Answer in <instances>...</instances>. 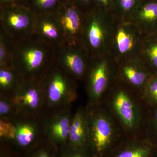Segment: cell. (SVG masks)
<instances>
[{"mask_svg":"<svg viewBox=\"0 0 157 157\" xmlns=\"http://www.w3.org/2000/svg\"><path fill=\"white\" fill-rule=\"evenodd\" d=\"M87 145L94 157H107L121 141L117 139L114 127L109 117L102 113L87 114Z\"/></svg>","mask_w":157,"mask_h":157,"instance_id":"6da1fadb","label":"cell"},{"mask_svg":"<svg viewBox=\"0 0 157 157\" xmlns=\"http://www.w3.org/2000/svg\"><path fill=\"white\" fill-rule=\"evenodd\" d=\"M72 119L67 111L52 118L46 125V140L60 147L67 144Z\"/></svg>","mask_w":157,"mask_h":157,"instance_id":"7a4b0ae2","label":"cell"},{"mask_svg":"<svg viewBox=\"0 0 157 157\" xmlns=\"http://www.w3.org/2000/svg\"><path fill=\"white\" fill-rule=\"evenodd\" d=\"M156 147L147 139L121 141L107 157H154Z\"/></svg>","mask_w":157,"mask_h":157,"instance_id":"3957f363","label":"cell"},{"mask_svg":"<svg viewBox=\"0 0 157 157\" xmlns=\"http://www.w3.org/2000/svg\"><path fill=\"white\" fill-rule=\"evenodd\" d=\"M113 108L125 127L133 129L138 122V114L134 102L126 93L118 92L113 101Z\"/></svg>","mask_w":157,"mask_h":157,"instance_id":"277c9868","label":"cell"},{"mask_svg":"<svg viewBox=\"0 0 157 157\" xmlns=\"http://www.w3.org/2000/svg\"><path fill=\"white\" fill-rule=\"evenodd\" d=\"M88 124L87 114L78 109L72 117L67 144L74 147L87 145Z\"/></svg>","mask_w":157,"mask_h":157,"instance_id":"5b68a950","label":"cell"},{"mask_svg":"<svg viewBox=\"0 0 157 157\" xmlns=\"http://www.w3.org/2000/svg\"><path fill=\"white\" fill-rule=\"evenodd\" d=\"M11 99L18 113L29 115L38 112L46 100L35 88L17 93Z\"/></svg>","mask_w":157,"mask_h":157,"instance_id":"8992f818","label":"cell"},{"mask_svg":"<svg viewBox=\"0 0 157 157\" xmlns=\"http://www.w3.org/2000/svg\"><path fill=\"white\" fill-rule=\"evenodd\" d=\"M75 98V95L68 91L65 79L59 75L55 76L46 93L47 104L52 107L66 106L74 101Z\"/></svg>","mask_w":157,"mask_h":157,"instance_id":"52a82bcc","label":"cell"},{"mask_svg":"<svg viewBox=\"0 0 157 157\" xmlns=\"http://www.w3.org/2000/svg\"><path fill=\"white\" fill-rule=\"evenodd\" d=\"M107 66L104 63L99 65L92 73L90 83V99L98 102L104 94L108 84Z\"/></svg>","mask_w":157,"mask_h":157,"instance_id":"ba28073f","label":"cell"},{"mask_svg":"<svg viewBox=\"0 0 157 157\" xmlns=\"http://www.w3.org/2000/svg\"><path fill=\"white\" fill-rule=\"evenodd\" d=\"M61 22L65 29L71 33L78 31L80 23V17L77 8L73 5H67L63 8Z\"/></svg>","mask_w":157,"mask_h":157,"instance_id":"9c48e42d","label":"cell"},{"mask_svg":"<svg viewBox=\"0 0 157 157\" xmlns=\"http://www.w3.org/2000/svg\"><path fill=\"white\" fill-rule=\"evenodd\" d=\"M24 157H61L60 147L45 140Z\"/></svg>","mask_w":157,"mask_h":157,"instance_id":"30bf717a","label":"cell"},{"mask_svg":"<svg viewBox=\"0 0 157 157\" xmlns=\"http://www.w3.org/2000/svg\"><path fill=\"white\" fill-rule=\"evenodd\" d=\"M61 157H94L88 145L72 147L68 144L61 147Z\"/></svg>","mask_w":157,"mask_h":157,"instance_id":"8fae6325","label":"cell"},{"mask_svg":"<svg viewBox=\"0 0 157 157\" xmlns=\"http://www.w3.org/2000/svg\"><path fill=\"white\" fill-rule=\"evenodd\" d=\"M124 73L129 81L137 86L143 84L147 79L146 73L132 66L125 67Z\"/></svg>","mask_w":157,"mask_h":157,"instance_id":"7c38bea8","label":"cell"},{"mask_svg":"<svg viewBox=\"0 0 157 157\" xmlns=\"http://www.w3.org/2000/svg\"><path fill=\"white\" fill-rule=\"evenodd\" d=\"M9 22L17 29H22L28 25L29 18L28 15L21 11H11L8 12Z\"/></svg>","mask_w":157,"mask_h":157,"instance_id":"4fadbf2b","label":"cell"},{"mask_svg":"<svg viewBox=\"0 0 157 157\" xmlns=\"http://www.w3.org/2000/svg\"><path fill=\"white\" fill-rule=\"evenodd\" d=\"M14 124L11 120L0 119V137L3 142L9 144L13 138Z\"/></svg>","mask_w":157,"mask_h":157,"instance_id":"5bb4252c","label":"cell"},{"mask_svg":"<svg viewBox=\"0 0 157 157\" xmlns=\"http://www.w3.org/2000/svg\"><path fill=\"white\" fill-rule=\"evenodd\" d=\"M144 20L150 23H157V1H152L145 5L140 13Z\"/></svg>","mask_w":157,"mask_h":157,"instance_id":"9a60e30c","label":"cell"},{"mask_svg":"<svg viewBox=\"0 0 157 157\" xmlns=\"http://www.w3.org/2000/svg\"><path fill=\"white\" fill-rule=\"evenodd\" d=\"M17 112L11 98H1L0 100V116L1 118L10 120V118Z\"/></svg>","mask_w":157,"mask_h":157,"instance_id":"2e32d148","label":"cell"},{"mask_svg":"<svg viewBox=\"0 0 157 157\" xmlns=\"http://www.w3.org/2000/svg\"><path fill=\"white\" fill-rule=\"evenodd\" d=\"M118 48L121 53H125L132 48L133 40L132 36L123 30L121 29L117 36Z\"/></svg>","mask_w":157,"mask_h":157,"instance_id":"e0dca14e","label":"cell"},{"mask_svg":"<svg viewBox=\"0 0 157 157\" xmlns=\"http://www.w3.org/2000/svg\"><path fill=\"white\" fill-rule=\"evenodd\" d=\"M66 63L70 70L77 75H80L84 71V64L81 59L76 55H69L66 58Z\"/></svg>","mask_w":157,"mask_h":157,"instance_id":"ac0fdd59","label":"cell"},{"mask_svg":"<svg viewBox=\"0 0 157 157\" xmlns=\"http://www.w3.org/2000/svg\"><path fill=\"white\" fill-rule=\"evenodd\" d=\"M90 43L93 47L97 48L101 45L103 39V33L98 23L94 21L91 25L89 34Z\"/></svg>","mask_w":157,"mask_h":157,"instance_id":"d6986e66","label":"cell"},{"mask_svg":"<svg viewBox=\"0 0 157 157\" xmlns=\"http://www.w3.org/2000/svg\"><path fill=\"white\" fill-rule=\"evenodd\" d=\"M43 55L41 51L32 50L26 55V60L29 68L30 70H35L39 67L42 63Z\"/></svg>","mask_w":157,"mask_h":157,"instance_id":"ffe728a7","label":"cell"},{"mask_svg":"<svg viewBox=\"0 0 157 157\" xmlns=\"http://www.w3.org/2000/svg\"><path fill=\"white\" fill-rule=\"evenodd\" d=\"M145 94L150 102L157 104V75L151 79L147 84Z\"/></svg>","mask_w":157,"mask_h":157,"instance_id":"44dd1931","label":"cell"},{"mask_svg":"<svg viewBox=\"0 0 157 157\" xmlns=\"http://www.w3.org/2000/svg\"><path fill=\"white\" fill-rule=\"evenodd\" d=\"M61 0H33V4L39 10L47 11L55 8Z\"/></svg>","mask_w":157,"mask_h":157,"instance_id":"7402d4cb","label":"cell"},{"mask_svg":"<svg viewBox=\"0 0 157 157\" xmlns=\"http://www.w3.org/2000/svg\"><path fill=\"white\" fill-rule=\"evenodd\" d=\"M147 55L152 67L157 70V37L147 48Z\"/></svg>","mask_w":157,"mask_h":157,"instance_id":"603a6c76","label":"cell"},{"mask_svg":"<svg viewBox=\"0 0 157 157\" xmlns=\"http://www.w3.org/2000/svg\"><path fill=\"white\" fill-rule=\"evenodd\" d=\"M13 80L12 73L9 71L1 70L0 71V84L2 87L10 86Z\"/></svg>","mask_w":157,"mask_h":157,"instance_id":"cb8c5ba5","label":"cell"},{"mask_svg":"<svg viewBox=\"0 0 157 157\" xmlns=\"http://www.w3.org/2000/svg\"><path fill=\"white\" fill-rule=\"evenodd\" d=\"M43 31L45 35L50 38H55L57 37L56 29L53 25L46 23L43 26Z\"/></svg>","mask_w":157,"mask_h":157,"instance_id":"d4e9b609","label":"cell"},{"mask_svg":"<svg viewBox=\"0 0 157 157\" xmlns=\"http://www.w3.org/2000/svg\"><path fill=\"white\" fill-rule=\"evenodd\" d=\"M135 0H121V5L125 10L132 9L135 5Z\"/></svg>","mask_w":157,"mask_h":157,"instance_id":"484cf974","label":"cell"},{"mask_svg":"<svg viewBox=\"0 0 157 157\" xmlns=\"http://www.w3.org/2000/svg\"><path fill=\"white\" fill-rule=\"evenodd\" d=\"M1 157H16L14 155L11 153L10 151L3 146H2L1 150Z\"/></svg>","mask_w":157,"mask_h":157,"instance_id":"4316f807","label":"cell"},{"mask_svg":"<svg viewBox=\"0 0 157 157\" xmlns=\"http://www.w3.org/2000/svg\"><path fill=\"white\" fill-rule=\"evenodd\" d=\"M5 3H7V4H12V6L16 4L15 2L17 1H20V0H2Z\"/></svg>","mask_w":157,"mask_h":157,"instance_id":"83f0119b","label":"cell"},{"mask_svg":"<svg viewBox=\"0 0 157 157\" xmlns=\"http://www.w3.org/2000/svg\"><path fill=\"white\" fill-rule=\"evenodd\" d=\"M97 1L101 3H103L104 5H107L110 2V0H97Z\"/></svg>","mask_w":157,"mask_h":157,"instance_id":"f1b7e54d","label":"cell"},{"mask_svg":"<svg viewBox=\"0 0 157 157\" xmlns=\"http://www.w3.org/2000/svg\"><path fill=\"white\" fill-rule=\"evenodd\" d=\"M155 122L157 126V109L155 113Z\"/></svg>","mask_w":157,"mask_h":157,"instance_id":"f546056e","label":"cell"},{"mask_svg":"<svg viewBox=\"0 0 157 157\" xmlns=\"http://www.w3.org/2000/svg\"><path fill=\"white\" fill-rule=\"evenodd\" d=\"M3 56H4V51L2 48H1V58L3 57Z\"/></svg>","mask_w":157,"mask_h":157,"instance_id":"4dcf8cb0","label":"cell"},{"mask_svg":"<svg viewBox=\"0 0 157 157\" xmlns=\"http://www.w3.org/2000/svg\"><path fill=\"white\" fill-rule=\"evenodd\" d=\"M78 1H80V2H82L87 3L90 0H78Z\"/></svg>","mask_w":157,"mask_h":157,"instance_id":"1f68e13d","label":"cell"},{"mask_svg":"<svg viewBox=\"0 0 157 157\" xmlns=\"http://www.w3.org/2000/svg\"><path fill=\"white\" fill-rule=\"evenodd\" d=\"M154 157H157V146H156V150L155 152Z\"/></svg>","mask_w":157,"mask_h":157,"instance_id":"d6a6232c","label":"cell"},{"mask_svg":"<svg viewBox=\"0 0 157 157\" xmlns=\"http://www.w3.org/2000/svg\"><path fill=\"white\" fill-rule=\"evenodd\" d=\"M156 1H157V0H156Z\"/></svg>","mask_w":157,"mask_h":157,"instance_id":"836d02e7","label":"cell"}]
</instances>
